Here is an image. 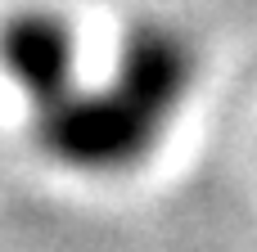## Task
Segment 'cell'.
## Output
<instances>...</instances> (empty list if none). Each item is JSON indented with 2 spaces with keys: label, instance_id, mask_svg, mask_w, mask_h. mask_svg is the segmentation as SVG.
<instances>
[{
  "label": "cell",
  "instance_id": "cell-1",
  "mask_svg": "<svg viewBox=\"0 0 257 252\" xmlns=\"http://www.w3.org/2000/svg\"><path fill=\"white\" fill-rule=\"evenodd\" d=\"M5 68L32 99V122L68 167H131L190 95V45L167 27H140L99 86L77 81L72 32L59 18H18L0 41Z\"/></svg>",
  "mask_w": 257,
  "mask_h": 252
}]
</instances>
